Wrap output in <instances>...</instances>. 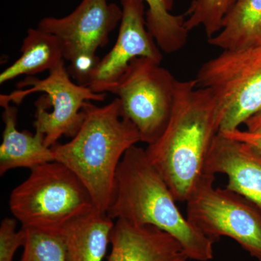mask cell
<instances>
[{
  "label": "cell",
  "instance_id": "1",
  "mask_svg": "<svg viewBox=\"0 0 261 261\" xmlns=\"http://www.w3.org/2000/svg\"><path fill=\"white\" fill-rule=\"evenodd\" d=\"M221 115L208 89L197 81L176 80L174 101L164 132L147 146L149 162L171 189L175 199L187 202L200 187L214 181L207 161L221 130Z\"/></svg>",
  "mask_w": 261,
  "mask_h": 261
},
{
  "label": "cell",
  "instance_id": "2",
  "mask_svg": "<svg viewBox=\"0 0 261 261\" xmlns=\"http://www.w3.org/2000/svg\"><path fill=\"white\" fill-rule=\"evenodd\" d=\"M176 202L167 183L149 162L145 149L137 145L130 147L117 170L108 216L156 226L176 239L190 260H212L214 242L183 216Z\"/></svg>",
  "mask_w": 261,
  "mask_h": 261
},
{
  "label": "cell",
  "instance_id": "3",
  "mask_svg": "<svg viewBox=\"0 0 261 261\" xmlns=\"http://www.w3.org/2000/svg\"><path fill=\"white\" fill-rule=\"evenodd\" d=\"M83 111V123L76 135L51 149L55 161L80 178L94 207L107 214L117 170L126 151L141 142L140 136L135 126L121 116L117 97L102 107L87 102Z\"/></svg>",
  "mask_w": 261,
  "mask_h": 261
},
{
  "label": "cell",
  "instance_id": "4",
  "mask_svg": "<svg viewBox=\"0 0 261 261\" xmlns=\"http://www.w3.org/2000/svg\"><path fill=\"white\" fill-rule=\"evenodd\" d=\"M9 207L22 227L53 232L95 208L80 178L56 161L31 169L10 194Z\"/></svg>",
  "mask_w": 261,
  "mask_h": 261
},
{
  "label": "cell",
  "instance_id": "5",
  "mask_svg": "<svg viewBox=\"0 0 261 261\" xmlns=\"http://www.w3.org/2000/svg\"><path fill=\"white\" fill-rule=\"evenodd\" d=\"M195 80L216 99L220 132L240 128L261 111V44L223 51L200 67Z\"/></svg>",
  "mask_w": 261,
  "mask_h": 261
},
{
  "label": "cell",
  "instance_id": "6",
  "mask_svg": "<svg viewBox=\"0 0 261 261\" xmlns=\"http://www.w3.org/2000/svg\"><path fill=\"white\" fill-rule=\"evenodd\" d=\"M19 90L0 95L1 107L13 102L19 105L24 98L35 92H44L35 102V130L44 136V142L51 147L63 136L73 137L80 129L84 119L83 108L87 102H102L107 94L95 93L88 87L70 80L65 61L49 71L46 78L33 75L17 84Z\"/></svg>",
  "mask_w": 261,
  "mask_h": 261
},
{
  "label": "cell",
  "instance_id": "7",
  "mask_svg": "<svg viewBox=\"0 0 261 261\" xmlns=\"http://www.w3.org/2000/svg\"><path fill=\"white\" fill-rule=\"evenodd\" d=\"M176 82L161 63L141 57L130 61L113 89L121 116L135 126L141 142L150 145L164 132L172 111Z\"/></svg>",
  "mask_w": 261,
  "mask_h": 261
},
{
  "label": "cell",
  "instance_id": "8",
  "mask_svg": "<svg viewBox=\"0 0 261 261\" xmlns=\"http://www.w3.org/2000/svg\"><path fill=\"white\" fill-rule=\"evenodd\" d=\"M122 8L108 0H82L70 14L63 18L45 17L37 28L54 34L70 62L68 73L87 87L89 76L100 58L98 49L109 42L110 34L121 23Z\"/></svg>",
  "mask_w": 261,
  "mask_h": 261
},
{
  "label": "cell",
  "instance_id": "9",
  "mask_svg": "<svg viewBox=\"0 0 261 261\" xmlns=\"http://www.w3.org/2000/svg\"><path fill=\"white\" fill-rule=\"evenodd\" d=\"M214 183L205 184L187 201V219L214 243L227 237L261 261V207L226 187L215 188Z\"/></svg>",
  "mask_w": 261,
  "mask_h": 261
},
{
  "label": "cell",
  "instance_id": "10",
  "mask_svg": "<svg viewBox=\"0 0 261 261\" xmlns=\"http://www.w3.org/2000/svg\"><path fill=\"white\" fill-rule=\"evenodd\" d=\"M122 18L116 42L92 70L87 87L95 93L111 92L130 61L148 58L161 63L162 51L146 24L144 0H121Z\"/></svg>",
  "mask_w": 261,
  "mask_h": 261
},
{
  "label": "cell",
  "instance_id": "11",
  "mask_svg": "<svg viewBox=\"0 0 261 261\" xmlns=\"http://www.w3.org/2000/svg\"><path fill=\"white\" fill-rule=\"evenodd\" d=\"M207 171L228 178L226 188L243 195L261 207V151L219 132L211 147Z\"/></svg>",
  "mask_w": 261,
  "mask_h": 261
},
{
  "label": "cell",
  "instance_id": "12",
  "mask_svg": "<svg viewBox=\"0 0 261 261\" xmlns=\"http://www.w3.org/2000/svg\"><path fill=\"white\" fill-rule=\"evenodd\" d=\"M106 261H187L186 252L170 233L152 225L116 220Z\"/></svg>",
  "mask_w": 261,
  "mask_h": 261
},
{
  "label": "cell",
  "instance_id": "13",
  "mask_svg": "<svg viewBox=\"0 0 261 261\" xmlns=\"http://www.w3.org/2000/svg\"><path fill=\"white\" fill-rule=\"evenodd\" d=\"M3 108L5 128L0 146V175L15 168L32 169L54 161V154L51 147L45 145L44 136L37 132H20L17 128V108L10 104Z\"/></svg>",
  "mask_w": 261,
  "mask_h": 261
},
{
  "label": "cell",
  "instance_id": "14",
  "mask_svg": "<svg viewBox=\"0 0 261 261\" xmlns=\"http://www.w3.org/2000/svg\"><path fill=\"white\" fill-rule=\"evenodd\" d=\"M114 224L106 213L94 208L65 225L60 232L68 261H103Z\"/></svg>",
  "mask_w": 261,
  "mask_h": 261
},
{
  "label": "cell",
  "instance_id": "15",
  "mask_svg": "<svg viewBox=\"0 0 261 261\" xmlns=\"http://www.w3.org/2000/svg\"><path fill=\"white\" fill-rule=\"evenodd\" d=\"M214 47L239 50L261 44V0H233L222 29L207 39Z\"/></svg>",
  "mask_w": 261,
  "mask_h": 261
},
{
  "label": "cell",
  "instance_id": "16",
  "mask_svg": "<svg viewBox=\"0 0 261 261\" xmlns=\"http://www.w3.org/2000/svg\"><path fill=\"white\" fill-rule=\"evenodd\" d=\"M21 56L0 74L3 84L22 75L28 76L51 71L65 61L59 39L42 29H29L20 48Z\"/></svg>",
  "mask_w": 261,
  "mask_h": 261
},
{
  "label": "cell",
  "instance_id": "17",
  "mask_svg": "<svg viewBox=\"0 0 261 261\" xmlns=\"http://www.w3.org/2000/svg\"><path fill=\"white\" fill-rule=\"evenodd\" d=\"M148 5L146 24L161 50L172 54L185 47L189 31L185 27V15L171 13L174 0H144Z\"/></svg>",
  "mask_w": 261,
  "mask_h": 261
},
{
  "label": "cell",
  "instance_id": "18",
  "mask_svg": "<svg viewBox=\"0 0 261 261\" xmlns=\"http://www.w3.org/2000/svg\"><path fill=\"white\" fill-rule=\"evenodd\" d=\"M23 228L27 238L20 261H68L61 232Z\"/></svg>",
  "mask_w": 261,
  "mask_h": 261
},
{
  "label": "cell",
  "instance_id": "19",
  "mask_svg": "<svg viewBox=\"0 0 261 261\" xmlns=\"http://www.w3.org/2000/svg\"><path fill=\"white\" fill-rule=\"evenodd\" d=\"M233 0H193L186 15L187 30H192L202 25L207 38L214 37L222 29L225 15Z\"/></svg>",
  "mask_w": 261,
  "mask_h": 261
},
{
  "label": "cell",
  "instance_id": "20",
  "mask_svg": "<svg viewBox=\"0 0 261 261\" xmlns=\"http://www.w3.org/2000/svg\"><path fill=\"white\" fill-rule=\"evenodd\" d=\"M25 228L17 230V220L6 218L0 225V261H13L19 247H23Z\"/></svg>",
  "mask_w": 261,
  "mask_h": 261
},
{
  "label": "cell",
  "instance_id": "21",
  "mask_svg": "<svg viewBox=\"0 0 261 261\" xmlns=\"http://www.w3.org/2000/svg\"><path fill=\"white\" fill-rule=\"evenodd\" d=\"M221 133L229 138L249 144L261 151V130L250 132L248 130H243L238 128L231 132H221Z\"/></svg>",
  "mask_w": 261,
  "mask_h": 261
},
{
  "label": "cell",
  "instance_id": "22",
  "mask_svg": "<svg viewBox=\"0 0 261 261\" xmlns=\"http://www.w3.org/2000/svg\"><path fill=\"white\" fill-rule=\"evenodd\" d=\"M245 125L247 126V130L250 132L261 130V111L247 120Z\"/></svg>",
  "mask_w": 261,
  "mask_h": 261
}]
</instances>
